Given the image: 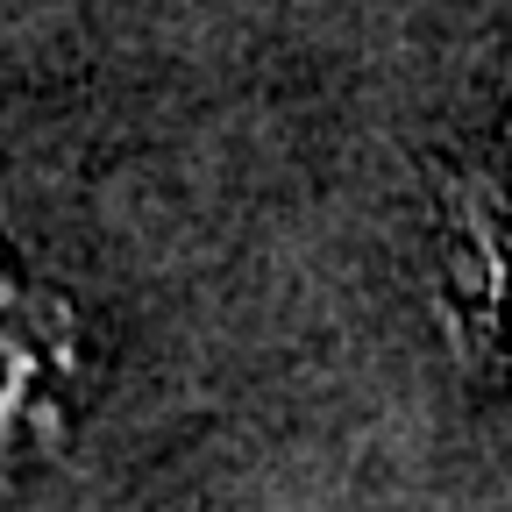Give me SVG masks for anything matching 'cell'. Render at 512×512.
Instances as JSON below:
<instances>
[{
    "label": "cell",
    "instance_id": "1",
    "mask_svg": "<svg viewBox=\"0 0 512 512\" xmlns=\"http://www.w3.org/2000/svg\"><path fill=\"white\" fill-rule=\"evenodd\" d=\"M86 384L93 349L79 306L0 256V477L72 441Z\"/></svg>",
    "mask_w": 512,
    "mask_h": 512
}]
</instances>
